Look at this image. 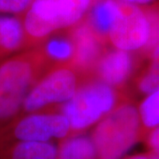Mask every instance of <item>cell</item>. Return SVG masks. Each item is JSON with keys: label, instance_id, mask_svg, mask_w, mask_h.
Segmentation results:
<instances>
[{"label": "cell", "instance_id": "cell-4", "mask_svg": "<svg viewBox=\"0 0 159 159\" xmlns=\"http://www.w3.org/2000/svg\"><path fill=\"white\" fill-rule=\"evenodd\" d=\"M0 131V147L17 142H51L64 139L71 125L62 113L34 112L23 115Z\"/></svg>", "mask_w": 159, "mask_h": 159}, {"label": "cell", "instance_id": "cell-3", "mask_svg": "<svg viewBox=\"0 0 159 159\" xmlns=\"http://www.w3.org/2000/svg\"><path fill=\"white\" fill-rule=\"evenodd\" d=\"M116 93L102 81L90 82L79 88L74 96L62 106V112L70 122L71 130H85L99 122L114 110Z\"/></svg>", "mask_w": 159, "mask_h": 159}, {"label": "cell", "instance_id": "cell-16", "mask_svg": "<svg viewBox=\"0 0 159 159\" xmlns=\"http://www.w3.org/2000/svg\"><path fill=\"white\" fill-rule=\"evenodd\" d=\"M44 51L51 59L57 62H66L74 58V44L73 40L54 37L46 43Z\"/></svg>", "mask_w": 159, "mask_h": 159}, {"label": "cell", "instance_id": "cell-6", "mask_svg": "<svg viewBox=\"0 0 159 159\" xmlns=\"http://www.w3.org/2000/svg\"><path fill=\"white\" fill-rule=\"evenodd\" d=\"M108 38L115 49L134 51L147 48L149 41V22L141 6L119 0V8Z\"/></svg>", "mask_w": 159, "mask_h": 159}, {"label": "cell", "instance_id": "cell-9", "mask_svg": "<svg viewBox=\"0 0 159 159\" xmlns=\"http://www.w3.org/2000/svg\"><path fill=\"white\" fill-rule=\"evenodd\" d=\"M99 35L89 23L77 26L73 33L75 64L80 68H89L98 61L102 45Z\"/></svg>", "mask_w": 159, "mask_h": 159}, {"label": "cell", "instance_id": "cell-5", "mask_svg": "<svg viewBox=\"0 0 159 159\" xmlns=\"http://www.w3.org/2000/svg\"><path fill=\"white\" fill-rule=\"evenodd\" d=\"M78 89V79L72 69L58 68L35 82L22 106L25 114L39 112L48 105L65 103Z\"/></svg>", "mask_w": 159, "mask_h": 159}, {"label": "cell", "instance_id": "cell-10", "mask_svg": "<svg viewBox=\"0 0 159 159\" xmlns=\"http://www.w3.org/2000/svg\"><path fill=\"white\" fill-rule=\"evenodd\" d=\"M0 159H57V147L51 142H17L0 147Z\"/></svg>", "mask_w": 159, "mask_h": 159}, {"label": "cell", "instance_id": "cell-13", "mask_svg": "<svg viewBox=\"0 0 159 159\" xmlns=\"http://www.w3.org/2000/svg\"><path fill=\"white\" fill-rule=\"evenodd\" d=\"M57 159H97L92 137L75 135L64 140L57 148Z\"/></svg>", "mask_w": 159, "mask_h": 159}, {"label": "cell", "instance_id": "cell-15", "mask_svg": "<svg viewBox=\"0 0 159 159\" xmlns=\"http://www.w3.org/2000/svg\"><path fill=\"white\" fill-rule=\"evenodd\" d=\"M142 125L153 129L159 125V89L147 95L139 107Z\"/></svg>", "mask_w": 159, "mask_h": 159}, {"label": "cell", "instance_id": "cell-7", "mask_svg": "<svg viewBox=\"0 0 159 159\" xmlns=\"http://www.w3.org/2000/svg\"><path fill=\"white\" fill-rule=\"evenodd\" d=\"M93 4L94 0H33L28 11L53 33L79 23Z\"/></svg>", "mask_w": 159, "mask_h": 159}, {"label": "cell", "instance_id": "cell-14", "mask_svg": "<svg viewBox=\"0 0 159 159\" xmlns=\"http://www.w3.org/2000/svg\"><path fill=\"white\" fill-rule=\"evenodd\" d=\"M142 94L148 95L159 89V43L151 50L150 64L138 82Z\"/></svg>", "mask_w": 159, "mask_h": 159}, {"label": "cell", "instance_id": "cell-11", "mask_svg": "<svg viewBox=\"0 0 159 159\" xmlns=\"http://www.w3.org/2000/svg\"><path fill=\"white\" fill-rule=\"evenodd\" d=\"M25 43L22 20L12 15H0V59L20 50Z\"/></svg>", "mask_w": 159, "mask_h": 159}, {"label": "cell", "instance_id": "cell-22", "mask_svg": "<svg viewBox=\"0 0 159 159\" xmlns=\"http://www.w3.org/2000/svg\"><path fill=\"white\" fill-rule=\"evenodd\" d=\"M95 1H97V0H94V2H95Z\"/></svg>", "mask_w": 159, "mask_h": 159}, {"label": "cell", "instance_id": "cell-19", "mask_svg": "<svg viewBox=\"0 0 159 159\" xmlns=\"http://www.w3.org/2000/svg\"><path fill=\"white\" fill-rule=\"evenodd\" d=\"M147 142L150 152L159 157V125L151 129Z\"/></svg>", "mask_w": 159, "mask_h": 159}, {"label": "cell", "instance_id": "cell-12", "mask_svg": "<svg viewBox=\"0 0 159 159\" xmlns=\"http://www.w3.org/2000/svg\"><path fill=\"white\" fill-rule=\"evenodd\" d=\"M119 0H97L89 12V24L99 36H108L117 17Z\"/></svg>", "mask_w": 159, "mask_h": 159}, {"label": "cell", "instance_id": "cell-1", "mask_svg": "<svg viewBox=\"0 0 159 159\" xmlns=\"http://www.w3.org/2000/svg\"><path fill=\"white\" fill-rule=\"evenodd\" d=\"M142 120L139 109L130 103L122 104L101 119L92 139L97 159H122L138 141Z\"/></svg>", "mask_w": 159, "mask_h": 159}, {"label": "cell", "instance_id": "cell-8", "mask_svg": "<svg viewBox=\"0 0 159 159\" xmlns=\"http://www.w3.org/2000/svg\"><path fill=\"white\" fill-rule=\"evenodd\" d=\"M133 69L134 58L131 52L119 49L103 55L97 65V73L101 81L112 88L125 83Z\"/></svg>", "mask_w": 159, "mask_h": 159}, {"label": "cell", "instance_id": "cell-20", "mask_svg": "<svg viewBox=\"0 0 159 159\" xmlns=\"http://www.w3.org/2000/svg\"><path fill=\"white\" fill-rule=\"evenodd\" d=\"M122 159H159V157L149 152L147 154H137V155H134L130 157H123Z\"/></svg>", "mask_w": 159, "mask_h": 159}, {"label": "cell", "instance_id": "cell-17", "mask_svg": "<svg viewBox=\"0 0 159 159\" xmlns=\"http://www.w3.org/2000/svg\"><path fill=\"white\" fill-rule=\"evenodd\" d=\"M145 11L149 22V41L146 49L151 51L159 43V8L152 7Z\"/></svg>", "mask_w": 159, "mask_h": 159}, {"label": "cell", "instance_id": "cell-2", "mask_svg": "<svg viewBox=\"0 0 159 159\" xmlns=\"http://www.w3.org/2000/svg\"><path fill=\"white\" fill-rule=\"evenodd\" d=\"M27 52L0 63V131L22 111L37 73V59Z\"/></svg>", "mask_w": 159, "mask_h": 159}, {"label": "cell", "instance_id": "cell-21", "mask_svg": "<svg viewBox=\"0 0 159 159\" xmlns=\"http://www.w3.org/2000/svg\"><path fill=\"white\" fill-rule=\"evenodd\" d=\"M120 1H123L125 3H128V4H132V5H135L138 6H148L150 4H152L155 0H120Z\"/></svg>", "mask_w": 159, "mask_h": 159}, {"label": "cell", "instance_id": "cell-18", "mask_svg": "<svg viewBox=\"0 0 159 159\" xmlns=\"http://www.w3.org/2000/svg\"><path fill=\"white\" fill-rule=\"evenodd\" d=\"M33 0H0V13L17 15L29 9Z\"/></svg>", "mask_w": 159, "mask_h": 159}]
</instances>
